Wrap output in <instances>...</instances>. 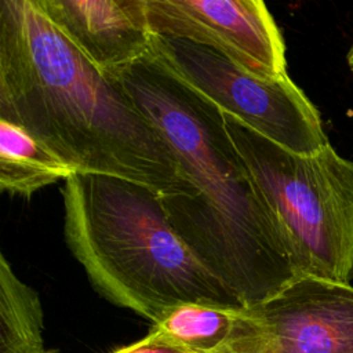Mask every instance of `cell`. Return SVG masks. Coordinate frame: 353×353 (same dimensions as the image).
<instances>
[{
    "instance_id": "1",
    "label": "cell",
    "mask_w": 353,
    "mask_h": 353,
    "mask_svg": "<svg viewBox=\"0 0 353 353\" xmlns=\"http://www.w3.org/2000/svg\"><path fill=\"white\" fill-rule=\"evenodd\" d=\"M0 119L26 130L76 174H101L189 196L159 128L102 74L37 0L0 1Z\"/></svg>"
},
{
    "instance_id": "2",
    "label": "cell",
    "mask_w": 353,
    "mask_h": 353,
    "mask_svg": "<svg viewBox=\"0 0 353 353\" xmlns=\"http://www.w3.org/2000/svg\"><path fill=\"white\" fill-rule=\"evenodd\" d=\"M172 149L189 196L163 197L196 258L252 307L296 280L273 216L244 165L223 112L154 51L112 76Z\"/></svg>"
},
{
    "instance_id": "3",
    "label": "cell",
    "mask_w": 353,
    "mask_h": 353,
    "mask_svg": "<svg viewBox=\"0 0 353 353\" xmlns=\"http://www.w3.org/2000/svg\"><path fill=\"white\" fill-rule=\"evenodd\" d=\"M61 194L66 245L109 302L152 324L183 303L244 307L178 236L152 188L73 174Z\"/></svg>"
},
{
    "instance_id": "4",
    "label": "cell",
    "mask_w": 353,
    "mask_h": 353,
    "mask_svg": "<svg viewBox=\"0 0 353 353\" xmlns=\"http://www.w3.org/2000/svg\"><path fill=\"white\" fill-rule=\"evenodd\" d=\"M225 127L268 205L296 277L353 280V161L328 143L298 154L223 113Z\"/></svg>"
},
{
    "instance_id": "5",
    "label": "cell",
    "mask_w": 353,
    "mask_h": 353,
    "mask_svg": "<svg viewBox=\"0 0 353 353\" xmlns=\"http://www.w3.org/2000/svg\"><path fill=\"white\" fill-rule=\"evenodd\" d=\"M153 51L223 113L284 149L313 154L330 143L319 110L288 74H252L221 52L183 39L157 36Z\"/></svg>"
},
{
    "instance_id": "6",
    "label": "cell",
    "mask_w": 353,
    "mask_h": 353,
    "mask_svg": "<svg viewBox=\"0 0 353 353\" xmlns=\"http://www.w3.org/2000/svg\"><path fill=\"white\" fill-rule=\"evenodd\" d=\"M229 353H353V287L299 277L245 307Z\"/></svg>"
},
{
    "instance_id": "7",
    "label": "cell",
    "mask_w": 353,
    "mask_h": 353,
    "mask_svg": "<svg viewBox=\"0 0 353 353\" xmlns=\"http://www.w3.org/2000/svg\"><path fill=\"white\" fill-rule=\"evenodd\" d=\"M156 36L210 47L266 79L287 74L285 44L261 0H146Z\"/></svg>"
},
{
    "instance_id": "8",
    "label": "cell",
    "mask_w": 353,
    "mask_h": 353,
    "mask_svg": "<svg viewBox=\"0 0 353 353\" xmlns=\"http://www.w3.org/2000/svg\"><path fill=\"white\" fill-rule=\"evenodd\" d=\"M72 46L102 74L112 77L148 57L156 34L146 0H37Z\"/></svg>"
},
{
    "instance_id": "9",
    "label": "cell",
    "mask_w": 353,
    "mask_h": 353,
    "mask_svg": "<svg viewBox=\"0 0 353 353\" xmlns=\"http://www.w3.org/2000/svg\"><path fill=\"white\" fill-rule=\"evenodd\" d=\"M245 307L183 303L170 309L149 332L193 353L228 352L240 335Z\"/></svg>"
},
{
    "instance_id": "10",
    "label": "cell",
    "mask_w": 353,
    "mask_h": 353,
    "mask_svg": "<svg viewBox=\"0 0 353 353\" xmlns=\"http://www.w3.org/2000/svg\"><path fill=\"white\" fill-rule=\"evenodd\" d=\"M76 174L22 127L0 119V190L25 199Z\"/></svg>"
},
{
    "instance_id": "11",
    "label": "cell",
    "mask_w": 353,
    "mask_h": 353,
    "mask_svg": "<svg viewBox=\"0 0 353 353\" xmlns=\"http://www.w3.org/2000/svg\"><path fill=\"white\" fill-rule=\"evenodd\" d=\"M44 314L37 292L0 255V353H54L44 347Z\"/></svg>"
},
{
    "instance_id": "12",
    "label": "cell",
    "mask_w": 353,
    "mask_h": 353,
    "mask_svg": "<svg viewBox=\"0 0 353 353\" xmlns=\"http://www.w3.org/2000/svg\"><path fill=\"white\" fill-rule=\"evenodd\" d=\"M113 353H193V352H189L172 342H168L154 335L153 332H149L142 339L131 345L123 346L114 350Z\"/></svg>"
},
{
    "instance_id": "13",
    "label": "cell",
    "mask_w": 353,
    "mask_h": 353,
    "mask_svg": "<svg viewBox=\"0 0 353 353\" xmlns=\"http://www.w3.org/2000/svg\"><path fill=\"white\" fill-rule=\"evenodd\" d=\"M347 65H349V68L353 70V44H352V47H350V50H349V52H347Z\"/></svg>"
},
{
    "instance_id": "14",
    "label": "cell",
    "mask_w": 353,
    "mask_h": 353,
    "mask_svg": "<svg viewBox=\"0 0 353 353\" xmlns=\"http://www.w3.org/2000/svg\"><path fill=\"white\" fill-rule=\"evenodd\" d=\"M223 353H229V352H223Z\"/></svg>"
}]
</instances>
